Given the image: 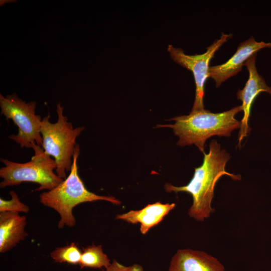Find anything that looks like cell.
Segmentation results:
<instances>
[{"instance_id": "cell-2", "label": "cell", "mask_w": 271, "mask_h": 271, "mask_svg": "<svg viewBox=\"0 0 271 271\" xmlns=\"http://www.w3.org/2000/svg\"><path fill=\"white\" fill-rule=\"evenodd\" d=\"M242 111L241 105L221 113H212L203 109L191 111L189 114L176 116L170 120L172 124H160L158 127H170L179 138L180 146L195 145L204 153L206 141L211 137H230L231 132L240 127L235 115Z\"/></svg>"}, {"instance_id": "cell-11", "label": "cell", "mask_w": 271, "mask_h": 271, "mask_svg": "<svg viewBox=\"0 0 271 271\" xmlns=\"http://www.w3.org/2000/svg\"><path fill=\"white\" fill-rule=\"evenodd\" d=\"M176 207L173 203H162L157 202L149 204L143 208L137 210H130L117 214L116 219L121 220L130 224H140L142 234H146L149 230L160 223L169 212Z\"/></svg>"}, {"instance_id": "cell-10", "label": "cell", "mask_w": 271, "mask_h": 271, "mask_svg": "<svg viewBox=\"0 0 271 271\" xmlns=\"http://www.w3.org/2000/svg\"><path fill=\"white\" fill-rule=\"evenodd\" d=\"M168 271H225L216 257L190 248L178 249L172 256Z\"/></svg>"}, {"instance_id": "cell-5", "label": "cell", "mask_w": 271, "mask_h": 271, "mask_svg": "<svg viewBox=\"0 0 271 271\" xmlns=\"http://www.w3.org/2000/svg\"><path fill=\"white\" fill-rule=\"evenodd\" d=\"M31 160L24 163L1 159L5 166L0 169V177L3 179L0 187L18 185L24 182L39 184L36 191L50 190L61 183L63 179L54 172L57 168L55 161L37 146Z\"/></svg>"}, {"instance_id": "cell-14", "label": "cell", "mask_w": 271, "mask_h": 271, "mask_svg": "<svg viewBox=\"0 0 271 271\" xmlns=\"http://www.w3.org/2000/svg\"><path fill=\"white\" fill-rule=\"evenodd\" d=\"M82 252L77 245L72 242L63 247H57L51 253V258L57 262L79 264Z\"/></svg>"}, {"instance_id": "cell-1", "label": "cell", "mask_w": 271, "mask_h": 271, "mask_svg": "<svg viewBox=\"0 0 271 271\" xmlns=\"http://www.w3.org/2000/svg\"><path fill=\"white\" fill-rule=\"evenodd\" d=\"M202 164L195 168L193 176L185 186H175L170 184L165 185L167 192H187L191 195L192 204L188 211V215L196 221H203L210 217L214 211L211 206L215 185L222 176L226 175L233 180H240V175L227 172L225 166L230 158L225 150L215 140L211 141L209 151L204 153Z\"/></svg>"}, {"instance_id": "cell-7", "label": "cell", "mask_w": 271, "mask_h": 271, "mask_svg": "<svg viewBox=\"0 0 271 271\" xmlns=\"http://www.w3.org/2000/svg\"><path fill=\"white\" fill-rule=\"evenodd\" d=\"M232 34H222L221 37L207 48L205 53L200 55H189L180 48L168 46V51L172 59L177 63L188 69L193 73L196 86L195 97L192 111L204 109L203 98L205 83L209 73V63L215 53Z\"/></svg>"}, {"instance_id": "cell-6", "label": "cell", "mask_w": 271, "mask_h": 271, "mask_svg": "<svg viewBox=\"0 0 271 271\" xmlns=\"http://www.w3.org/2000/svg\"><path fill=\"white\" fill-rule=\"evenodd\" d=\"M36 104L35 101H24L16 93L6 97L0 95L1 114L7 120L12 119L18 127V133L10 136L9 138L20 144L22 148L42 147V119L35 113Z\"/></svg>"}, {"instance_id": "cell-8", "label": "cell", "mask_w": 271, "mask_h": 271, "mask_svg": "<svg viewBox=\"0 0 271 271\" xmlns=\"http://www.w3.org/2000/svg\"><path fill=\"white\" fill-rule=\"evenodd\" d=\"M255 54L244 63L249 73V77L244 88L239 89L236 93L237 98L242 101L241 105L243 116L240 122L238 146L241 147L242 140L247 136L250 130L249 119L251 107L257 95L261 92H266L271 95V87L268 86L263 78L260 76L255 66Z\"/></svg>"}, {"instance_id": "cell-3", "label": "cell", "mask_w": 271, "mask_h": 271, "mask_svg": "<svg viewBox=\"0 0 271 271\" xmlns=\"http://www.w3.org/2000/svg\"><path fill=\"white\" fill-rule=\"evenodd\" d=\"M79 154L80 147L77 144L68 176L56 187L40 195L41 203L54 209L60 215V219L58 223L60 229L65 226L73 227L75 225L72 210L80 203L102 200L116 205L121 204L120 200L112 196L98 195L86 188L78 174L77 160Z\"/></svg>"}, {"instance_id": "cell-9", "label": "cell", "mask_w": 271, "mask_h": 271, "mask_svg": "<svg viewBox=\"0 0 271 271\" xmlns=\"http://www.w3.org/2000/svg\"><path fill=\"white\" fill-rule=\"evenodd\" d=\"M264 48H271V43L257 42L253 37L249 38L239 44L236 52L227 61L219 65L210 66L209 77L214 80L218 87L222 82L236 75L250 57Z\"/></svg>"}, {"instance_id": "cell-12", "label": "cell", "mask_w": 271, "mask_h": 271, "mask_svg": "<svg viewBox=\"0 0 271 271\" xmlns=\"http://www.w3.org/2000/svg\"><path fill=\"white\" fill-rule=\"evenodd\" d=\"M26 217L19 212H0V252L5 253L24 240L28 234L25 231Z\"/></svg>"}, {"instance_id": "cell-4", "label": "cell", "mask_w": 271, "mask_h": 271, "mask_svg": "<svg viewBox=\"0 0 271 271\" xmlns=\"http://www.w3.org/2000/svg\"><path fill=\"white\" fill-rule=\"evenodd\" d=\"M58 119L52 123L49 114L42 119L41 133L42 148L46 154L52 156L56 163V174L63 180L70 173L77 144L76 140L85 129L84 126L74 128L68 118L63 115V107L57 104Z\"/></svg>"}, {"instance_id": "cell-15", "label": "cell", "mask_w": 271, "mask_h": 271, "mask_svg": "<svg viewBox=\"0 0 271 271\" xmlns=\"http://www.w3.org/2000/svg\"><path fill=\"white\" fill-rule=\"evenodd\" d=\"M11 199L6 200L0 198V212L12 211L28 213L29 207L20 201L18 195L14 191L10 192Z\"/></svg>"}, {"instance_id": "cell-16", "label": "cell", "mask_w": 271, "mask_h": 271, "mask_svg": "<svg viewBox=\"0 0 271 271\" xmlns=\"http://www.w3.org/2000/svg\"><path fill=\"white\" fill-rule=\"evenodd\" d=\"M104 271H144L143 267L140 264H133L125 266L113 259L110 265L105 268Z\"/></svg>"}, {"instance_id": "cell-13", "label": "cell", "mask_w": 271, "mask_h": 271, "mask_svg": "<svg viewBox=\"0 0 271 271\" xmlns=\"http://www.w3.org/2000/svg\"><path fill=\"white\" fill-rule=\"evenodd\" d=\"M111 264L107 255L103 252L102 245L92 244L83 248L79 265L81 268L90 267L106 268Z\"/></svg>"}]
</instances>
